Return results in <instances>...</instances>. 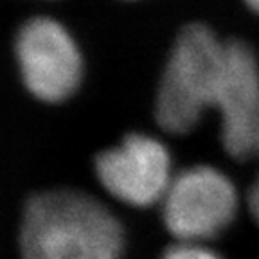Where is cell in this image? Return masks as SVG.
I'll use <instances>...</instances> for the list:
<instances>
[{"mask_svg":"<svg viewBox=\"0 0 259 259\" xmlns=\"http://www.w3.org/2000/svg\"><path fill=\"white\" fill-rule=\"evenodd\" d=\"M124 231L106 205L79 191H44L27 200L22 259H121Z\"/></svg>","mask_w":259,"mask_h":259,"instance_id":"6da1fadb","label":"cell"},{"mask_svg":"<svg viewBox=\"0 0 259 259\" xmlns=\"http://www.w3.org/2000/svg\"><path fill=\"white\" fill-rule=\"evenodd\" d=\"M225 63V41L207 25L180 31L158 81L155 119L169 134H189L214 108Z\"/></svg>","mask_w":259,"mask_h":259,"instance_id":"7a4b0ae2","label":"cell"},{"mask_svg":"<svg viewBox=\"0 0 259 259\" xmlns=\"http://www.w3.org/2000/svg\"><path fill=\"white\" fill-rule=\"evenodd\" d=\"M238 191L212 166H193L173 177L162 198L164 225L178 243L202 245L225 231L238 212Z\"/></svg>","mask_w":259,"mask_h":259,"instance_id":"3957f363","label":"cell"},{"mask_svg":"<svg viewBox=\"0 0 259 259\" xmlns=\"http://www.w3.org/2000/svg\"><path fill=\"white\" fill-rule=\"evenodd\" d=\"M15 56L24 87L44 103L67 101L81 85L83 56L54 18L34 16L16 34Z\"/></svg>","mask_w":259,"mask_h":259,"instance_id":"277c9868","label":"cell"},{"mask_svg":"<svg viewBox=\"0 0 259 259\" xmlns=\"http://www.w3.org/2000/svg\"><path fill=\"white\" fill-rule=\"evenodd\" d=\"M94 166L106 193L132 207L160 203L175 177L164 142L144 134L126 135L97 155Z\"/></svg>","mask_w":259,"mask_h":259,"instance_id":"5b68a950","label":"cell"},{"mask_svg":"<svg viewBox=\"0 0 259 259\" xmlns=\"http://www.w3.org/2000/svg\"><path fill=\"white\" fill-rule=\"evenodd\" d=\"M214 108L222 119V144L227 153L238 160L252 157L259 141V63L245 41H225Z\"/></svg>","mask_w":259,"mask_h":259,"instance_id":"8992f818","label":"cell"},{"mask_svg":"<svg viewBox=\"0 0 259 259\" xmlns=\"http://www.w3.org/2000/svg\"><path fill=\"white\" fill-rule=\"evenodd\" d=\"M160 259H222L214 250L196 243H177Z\"/></svg>","mask_w":259,"mask_h":259,"instance_id":"52a82bcc","label":"cell"},{"mask_svg":"<svg viewBox=\"0 0 259 259\" xmlns=\"http://www.w3.org/2000/svg\"><path fill=\"white\" fill-rule=\"evenodd\" d=\"M248 209H250L254 220L259 223V178L254 182L248 193Z\"/></svg>","mask_w":259,"mask_h":259,"instance_id":"ba28073f","label":"cell"},{"mask_svg":"<svg viewBox=\"0 0 259 259\" xmlns=\"http://www.w3.org/2000/svg\"><path fill=\"white\" fill-rule=\"evenodd\" d=\"M245 4H247L255 15H259V0H245Z\"/></svg>","mask_w":259,"mask_h":259,"instance_id":"9c48e42d","label":"cell"},{"mask_svg":"<svg viewBox=\"0 0 259 259\" xmlns=\"http://www.w3.org/2000/svg\"><path fill=\"white\" fill-rule=\"evenodd\" d=\"M255 153H257V155H259V141H257V151H255Z\"/></svg>","mask_w":259,"mask_h":259,"instance_id":"30bf717a","label":"cell"}]
</instances>
